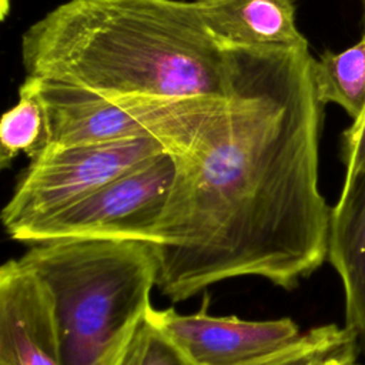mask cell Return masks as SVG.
<instances>
[{"label":"cell","instance_id":"cell-1","mask_svg":"<svg viewBox=\"0 0 365 365\" xmlns=\"http://www.w3.org/2000/svg\"><path fill=\"white\" fill-rule=\"evenodd\" d=\"M231 51V93L173 155L151 242L155 287L173 302L247 275L292 289L328 259L315 58L308 44Z\"/></svg>","mask_w":365,"mask_h":365},{"label":"cell","instance_id":"cell-2","mask_svg":"<svg viewBox=\"0 0 365 365\" xmlns=\"http://www.w3.org/2000/svg\"><path fill=\"white\" fill-rule=\"evenodd\" d=\"M26 76L107 98H225L234 57L194 1L68 0L21 36Z\"/></svg>","mask_w":365,"mask_h":365},{"label":"cell","instance_id":"cell-3","mask_svg":"<svg viewBox=\"0 0 365 365\" xmlns=\"http://www.w3.org/2000/svg\"><path fill=\"white\" fill-rule=\"evenodd\" d=\"M53 298L63 365H113L151 308L153 245L138 240L57 238L19 258Z\"/></svg>","mask_w":365,"mask_h":365},{"label":"cell","instance_id":"cell-4","mask_svg":"<svg viewBox=\"0 0 365 365\" xmlns=\"http://www.w3.org/2000/svg\"><path fill=\"white\" fill-rule=\"evenodd\" d=\"M38 94L48 125L46 147L153 137L171 155L188 148L227 98H107L43 78H38Z\"/></svg>","mask_w":365,"mask_h":365},{"label":"cell","instance_id":"cell-5","mask_svg":"<svg viewBox=\"0 0 365 365\" xmlns=\"http://www.w3.org/2000/svg\"><path fill=\"white\" fill-rule=\"evenodd\" d=\"M163 151H167L164 144L153 137L46 147L21 174L1 211V222L14 238L30 224L58 212Z\"/></svg>","mask_w":365,"mask_h":365},{"label":"cell","instance_id":"cell-6","mask_svg":"<svg viewBox=\"0 0 365 365\" xmlns=\"http://www.w3.org/2000/svg\"><path fill=\"white\" fill-rule=\"evenodd\" d=\"M175 174L174 157L163 151L29 227L13 240L115 238L153 242Z\"/></svg>","mask_w":365,"mask_h":365},{"label":"cell","instance_id":"cell-7","mask_svg":"<svg viewBox=\"0 0 365 365\" xmlns=\"http://www.w3.org/2000/svg\"><path fill=\"white\" fill-rule=\"evenodd\" d=\"M153 314L198 365H255L301 334L291 318L247 321L234 315L212 317L207 311L184 315L171 308H153Z\"/></svg>","mask_w":365,"mask_h":365},{"label":"cell","instance_id":"cell-8","mask_svg":"<svg viewBox=\"0 0 365 365\" xmlns=\"http://www.w3.org/2000/svg\"><path fill=\"white\" fill-rule=\"evenodd\" d=\"M0 365H63L51 294L20 259L0 268Z\"/></svg>","mask_w":365,"mask_h":365},{"label":"cell","instance_id":"cell-9","mask_svg":"<svg viewBox=\"0 0 365 365\" xmlns=\"http://www.w3.org/2000/svg\"><path fill=\"white\" fill-rule=\"evenodd\" d=\"M328 261L344 287L345 327L365 348V165L345 175L331 208Z\"/></svg>","mask_w":365,"mask_h":365},{"label":"cell","instance_id":"cell-10","mask_svg":"<svg viewBox=\"0 0 365 365\" xmlns=\"http://www.w3.org/2000/svg\"><path fill=\"white\" fill-rule=\"evenodd\" d=\"M210 33L225 48L308 44L295 21L292 0H194Z\"/></svg>","mask_w":365,"mask_h":365},{"label":"cell","instance_id":"cell-11","mask_svg":"<svg viewBox=\"0 0 365 365\" xmlns=\"http://www.w3.org/2000/svg\"><path fill=\"white\" fill-rule=\"evenodd\" d=\"M314 78L321 103H335L355 120L365 108V31L354 46L315 60Z\"/></svg>","mask_w":365,"mask_h":365},{"label":"cell","instance_id":"cell-12","mask_svg":"<svg viewBox=\"0 0 365 365\" xmlns=\"http://www.w3.org/2000/svg\"><path fill=\"white\" fill-rule=\"evenodd\" d=\"M48 143L46 111L38 94V78L26 76L19 87L16 106L7 110L0 121V165L6 168L24 153L38 155Z\"/></svg>","mask_w":365,"mask_h":365},{"label":"cell","instance_id":"cell-13","mask_svg":"<svg viewBox=\"0 0 365 365\" xmlns=\"http://www.w3.org/2000/svg\"><path fill=\"white\" fill-rule=\"evenodd\" d=\"M359 344L346 327L311 328L281 351L255 365H335L358 355Z\"/></svg>","mask_w":365,"mask_h":365},{"label":"cell","instance_id":"cell-14","mask_svg":"<svg viewBox=\"0 0 365 365\" xmlns=\"http://www.w3.org/2000/svg\"><path fill=\"white\" fill-rule=\"evenodd\" d=\"M113 365H198L168 335L153 314L141 318Z\"/></svg>","mask_w":365,"mask_h":365},{"label":"cell","instance_id":"cell-15","mask_svg":"<svg viewBox=\"0 0 365 365\" xmlns=\"http://www.w3.org/2000/svg\"><path fill=\"white\" fill-rule=\"evenodd\" d=\"M342 161L345 175H349L365 165V108L352 121L342 135Z\"/></svg>","mask_w":365,"mask_h":365},{"label":"cell","instance_id":"cell-16","mask_svg":"<svg viewBox=\"0 0 365 365\" xmlns=\"http://www.w3.org/2000/svg\"><path fill=\"white\" fill-rule=\"evenodd\" d=\"M10 13V0H0V20H4Z\"/></svg>","mask_w":365,"mask_h":365},{"label":"cell","instance_id":"cell-17","mask_svg":"<svg viewBox=\"0 0 365 365\" xmlns=\"http://www.w3.org/2000/svg\"><path fill=\"white\" fill-rule=\"evenodd\" d=\"M335 365H362V364H359V362H358V359H356V356H354V358H349V359L341 361V362H338V364H335Z\"/></svg>","mask_w":365,"mask_h":365},{"label":"cell","instance_id":"cell-18","mask_svg":"<svg viewBox=\"0 0 365 365\" xmlns=\"http://www.w3.org/2000/svg\"><path fill=\"white\" fill-rule=\"evenodd\" d=\"M364 7H365V0H364Z\"/></svg>","mask_w":365,"mask_h":365}]
</instances>
